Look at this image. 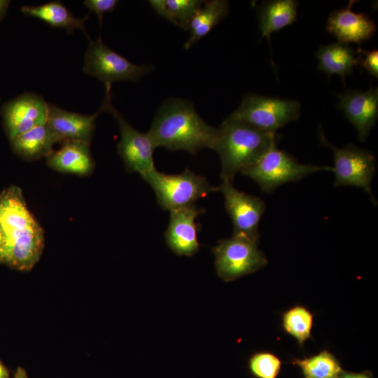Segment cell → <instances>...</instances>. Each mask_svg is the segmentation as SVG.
<instances>
[{"label":"cell","instance_id":"obj_28","mask_svg":"<svg viewBox=\"0 0 378 378\" xmlns=\"http://www.w3.org/2000/svg\"><path fill=\"white\" fill-rule=\"evenodd\" d=\"M359 53L363 54L365 58L360 61L363 69L368 71L372 76L378 77V52L377 50L366 51L361 48L358 49Z\"/></svg>","mask_w":378,"mask_h":378},{"label":"cell","instance_id":"obj_8","mask_svg":"<svg viewBox=\"0 0 378 378\" xmlns=\"http://www.w3.org/2000/svg\"><path fill=\"white\" fill-rule=\"evenodd\" d=\"M321 144L333 152L335 187L351 186L362 188L370 197L374 205L376 199L371 190V183L376 171V160L369 151L349 144L337 148L330 144L326 139L320 127Z\"/></svg>","mask_w":378,"mask_h":378},{"label":"cell","instance_id":"obj_12","mask_svg":"<svg viewBox=\"0 0 378 378\" xmlns=\"http://www.w3.org/2000/svg\"><path fill=\"white\" fill-rule=\"evenodd\" d=\"M204 211L195 204L170 211L164 237L168 247L174 253L192 256L199 251L197 232L200 225L196 223L195 219Z\"/></svg>","mask_w":378,"mask_h":378},{"label":"cell","instance_id":"obj_29","mask_svg":"<svg viewBox=\"0 0 378 378\" xmlns=\"http://www.w3.org/2000/svg\"><path fill=\"white\" fill-rule=\"evenodd\" d=\"M337 378H372V374L367 370L361 372H353L343 370Z\"/></svg>","mask_w":378,"mask_h":378},{"label":"cell","instance_id":"obj_33","mask_svg":"<svg viewBox=\"0 0 378 378\" xmlns=\"http://www.w3.org/2000/svg\"><path fill=\"white\" fill-rule=\"evenodd\" d=\"M14 378H29L27 371L21 366H18L15 372Z\"/></svg>","mask_w":378,"mask_h":378},{"label":"cell","instance_id":"obj_34","mask_svg":"<svg viewBox=\"0 0 378 378\" xmlns=\"http://www.w3.org/2000/svg\"><path fill=\"white\" fill-rule=\"evenodd\" d=\"M0 100H1V97H0Z\"/></svg>","mask_w":378,"mask_h":378},{"label":"cell","instance_id":"obj_1","mask_svg":"<svg viewBox=\"0 0 378 378\" xmlns=\"http://www.w3.org/2000/svg\"><path fill=\"white\" fill-rule=\"evenodd\" d=\"M147 133L155 148L183 150L195 155L202 149L214 148L218 127L204 121L189 102L170 99L161 105Z\"/></svg>","mask_w":378,"mask_h":378},{"label":"cell","instance_id":"obj_32","mask_svg":"<svg viewBox=\"0 0 378 378\" xmlns=\"http://www.w3.org/2000/svg\"><path fill=\"white\" fill-rule=\"evenodd\" d=\"M4 236L0 227V263H3L4 255Z\"/></svg>","mask_w":378,"mask_h":378},{"label":"cell","instance_id":"obj_11","mask_svg":"<svg viewBox=\"0 0 378 378\" xmlns=\"http://www.w3.org/2000/svg\"><path fill=\"white\" fill-rule=\"evenodd\" d=\"M48 104L34 92H24L6 102L1 115L4 127L10 140L36 127L46 123Z\"/></svg>","mask_w":378,"mask_h":378},{"label":"cell","instance_id":"obj_13","mask_svg":"<svg viewBox=\"0 0 378 378\" xmlns=\"http://www.w3.org/2000/svg\"><path fill=\"white\" fill-rule=\"evenodd\" d=\"M38 225L20 188L12 186L0 194V227L5 244L19 239Z\"/></svg>","mask_w":378,"mask_h":378},{"label":"cell","instance_id":"obj_5","mask_svg":"<svg viewBox=\"0 0 378 378\" xmlns=\"http://www.w3.org/2000/svg\"><path fill=\"white\" fill-rule=\"evenodd\" d=\"M300 104L293 99L248 94L227 118L246 123L263 132L276 134L300 116Z\"/></svg>","mask_w":378,"mask_h":378},{"label":"cell","instance_id":"obj_6","mask_svg":"<svg viewBox=\"0 0 378 378\" xmlns=\"http://www.w3.org/2000/svg\"><path fill=\"white\" fill-rule=\"evenodd\" d=\"M218 276L229 282L265 267L267 260L258 248V241L241 235L220 239L214 246Z\"/></svg>","mask_w":378,"mask_h":378},{"label":"cell","instance_id":"obj_10","mask_svg":"<svg viewBox=\"0 0 378 378\" xmlns=\"http://www.w3.org/2000/svg\"><path fill=\"white\" fill-rule=\"evenodd\" d=\"M225 198V208L233 224V233L259 241L258 227L265 211V202L258 197L245 193L223 181L219 187Z\"/></svg>","mask_w":378,"mask_h":378},{"label":"cell","instance_id":"obj_24","mask_svg":"<svg viewBox=\"0 0 378 378\" xmlns=\"http://www.w3.org/2000/svg\"><path fill=\"white\" fill-rule=\"evenodd\" d=\"M292 364L302 371L304 378H337L343 370L337 358L326 349L302 359H294Z\"/></svg>","mask_w":378,"mask_h":378},{"label":"cell","instance_id":"obj_31","mask_svg":"<svg viewBox=\"0 0 378 378\" xmlns=\"http://www.w3.org/2000/svg\"><path fill=\"white\" fill-rule=\"evenodd\" d=\"M10 371L0 360V378H10Z\"/></svg>","mask_w":378,"mask_h":378},{"label":"cell","instance_id":"obj_19","mask_svg":"<svg viewBox=\"0 0 378 378\" xmlns=\"http://www.w3.org/2000/svg\"><path fill=\"white\" fill-rule=\"evenodd\" d=\"M21 11L26 15L44 21L51 27L64 29L69 34L75 29H80L90 40L85 28V22L89 15L76 18L59 1H52L40 6H24Z\"/></svg>","mask_w":378,"mask_h":378},{"label":"cell","instance_id":"obj_20","mask_svg":"<svg viewBox=\"0 0 378 378\" xmlns=\"http://www.w3.org/2000/svg\"><path fill=\"white\" fill-rule=\"evenodd\" d=\"M354 50L340 42L321 46L316 55L319 62L318 69L326 74L328 77L333 74L341 76L344 83V77L350 74L354 66L360 63Z\"/></svg>","mask_w":378,"mask_h":378},{"label":"cell","instance_id":"obj_15","mask_svg":"<svg viewBox=\"0 0 378 378\" xmlns=\"http://www.w3.org/2000/svg\"><path fill=\"white\" fill-rule=\"evenodd\" d=\"M102 107L90 115L68 111L54 104H48L46 124L59 143L76 141L90 144L95 129V121Z\"/></svg>","mask_w":378,"mask_h":378},{"label":"cell","instance_id":"obj_21","mask_svg":"<svg viewBox=\"0 0 378 378\" xmlns=\"http://www.w3.org/2000/svg\"><path fill=\"white\" fill-rule=\"evenodd\" d=\"M229 11V2L226 0L204 1L190 22L188 28L190 34L184 44V48H190L199 40L208 34L228 15Z\"/></svg>","mask_w":378,"mask_h":378},{"label":"cell","instance_id":"obj_4","mask_svg":"<svg viewBox=\"0 0 378 378\" xmlns=\"http://www.w3.org/2000/svg\"><path fill=\"white\" fill-rule=\"evenodd\" d=\"M319 171L333 172V168L300 164L274 144L258 161L241 173L253 180L262 191L270 193L284 183L298 181Z\"/></svg>","mask_w":378,"mask_h":378},{"label":"cell","instance_id":"obj_22","mask_svg":"<svg viewBox=\"0 0 378 378\" xmlns=\"http://www.w3.org/2000/svg\"><path fill=\"white\" fill-rule=\"evenodd\" d=\"M297 7L298 1L293 0L264 2L258 10L261 36L270 39L272 32L292 24L296 20Z\"/></svg>","mask_w":378,"mask_h":378},{"label":"cell","instance_id":"obj_7","mask_svg":"<svg viewBox=\"0 0 378 378\" xmlns=\"http://www.w3.org/2000/svg\"><path fill=\"white\" fill-rule=\"evenodd\" d=\"M152 70L149 64L137 65L105 45L101 36L90 43L84 56L83 71L102 81L106 91H111L114 82L138 81Z\"/></svg>","mask_w":378,"mask_h":378},{"label":"cell","instance_id":"obj_16","mask_svg":"<svg viewBox=\"0 0 378 378\" xmlns=\"http://www.w3.org/2000/svg\"><path fill=\"white\" fill-rule=\"evenodd\" d=\"M354 1L346 8L332 12L328 18L326 30L337 38L338 42L348 44L369 39L375 32L376 25L368 15L351 10Z\"/></svg>","mask_w":378,"mask_h":378},{"label":"cell","instance_id":"obj_27","mask_svg":"<svg viewBox=\"0 0 378 378\" xmlns=\"http://www.w3.org/2000/svg\"><path fill=\"white\" fill-rule=\"evenodd\" d=\"M84 5L91 12L94 13L102 25L104 15L108 12H112L115 10L118 4L117 0H85Z\"/></svg>","mask_w":378,"mask_h":378},{"label":"cell","instance_id":"obj_2","mask_svg":"<svg viewBox=\"0 0 378 378\" xmlns=\"http://www.w3.org/2000/svg\"><path fill=\"white\" fill-rule=\"evenodd\" d=\"M276 134L226 118L218 127L213 150L221 161L220 178L233 183L235 175L253 164L276 144Z\"/></svg>","mask_w":378,"mask_h":378},{"label":"cell","instance_id":"obj_18","mask_svg":"<svg viewBox=\"0 0 378 378\" xmlns=\"http://www.w3.org/2000/svg\"><path fill=\"white\" fill-rule=\"evenodd\" d=\"M13 151L26 160L48 157L53 151L57 139L46 123L29 130L10 140Z\"/></svg>","mask_w":378,"mask_h":378},{"label":"cell","instance_id":"obj_25","mask_svg":"<svg viewBox=\"0 0 378 378\" xmlns=\"http://www.w3.org/2000/svg\"><path fill=\"white\" fill-rule=\"evenodd\" d=\"M314 314L306 307L295 305L286 310L281 316V326L293 337L300 347L312 337Z\"/></svg>","mask_w":378,"mask_h":378},{"label":"cell","instance_id":"obj_30","mask_svg":"<svg viewBox=\"0 0 378 378\" xmlns=\"http://www.w3.org/2000/svg\"><path fill=\"white\" fill-rule=\"evenodd\" d=\"M10 3V1L0 0V21L2 20V18L5 15L8 8Z\"/></svg>","mask_w":378,"mask_h":378},{"label":"cell","instance_id":"obj_23","mask_svg":"<svg viewBox=\"0 0 378 378\" xmlns=\"http://www.w3.org/2000/svg\"><path fill=\"white\" fill-rule=\"evenodd\" d=\"M150 4L160 16L188 30L190 22L204 3L200 0H150Z\"/></svg>","mask_w":378,"mask_h":378},{"label":"cell","instance_id":"obj_26","mask_svg":"<svg viewBox=\"0 0 378 378\" xmlns=\"http://www.w3.org/2000/svg\"><path fill=\"white\" fill-rule=\"evenodd\" d=\"M281 368L278 356L270 351H258L248 359V368L255 378H276Z\"/></svg>","mask_w":378,"mask_h":378},{"label":"cell","instance_id":"obj_17","mask_svg":"<svg viewBox=\"0 0 378 378\" xmlns=\"http://www.w3.org/2000/svg\"><path fill=\"white\" fill-rule=\"evenodd\" d=\"M61 148L52 151L46 158L47 164L52 169L66 174L86 176L94 168L90 144L76 141L62 143Z\"/></svg>","mask_w":378,"mask_h":378},{"label":"cell","instance_id":"obj_14","mask_svg":"<svg viewBox=\"0 0 378 378\" xmlns=\"http://www.w3.org/2000/svg\"><path fill=\"white\" fill-rule=\"evenodd\" d=\"M338 97L339 108L356 129L358 139L365 141L378 116V88L349 90Z\"/></svg>","mask_w":378,"mask_h":378},{"label":"cell","instance_id":"obj_3","mask_svg":"<svg viewBox=\"0 0 378 378\" xmlns=\"http://www.w3.org/2000/svg\"><path fill=\"white\" fill-rule=\"evenodd\" d=\"M155 192L158 204L169 211L195 204L200 198L219 187L211 186L206 179L188 168L178 174H167L153 169L144 178Z\"/></svg>","mask_w":378,"mask_h":378},{"label":"cell","instance_id":"obj_9","mask_svg":"<svg viewBox=\"0 0 378 378\" xmlns=\"http://www.w3.org/2000/svg\"><path fill=\"white\" fill-rule=\"evenodd\" d=\"M101 107L103 111L111 113L117 120L120 139L118 153L128 172H136L144 179L155 169L153 150L155 149L148 133L134 129L111 104V91H106Z\"/></svg>","mask_w":378,"mask_h":378}]
</instances>
